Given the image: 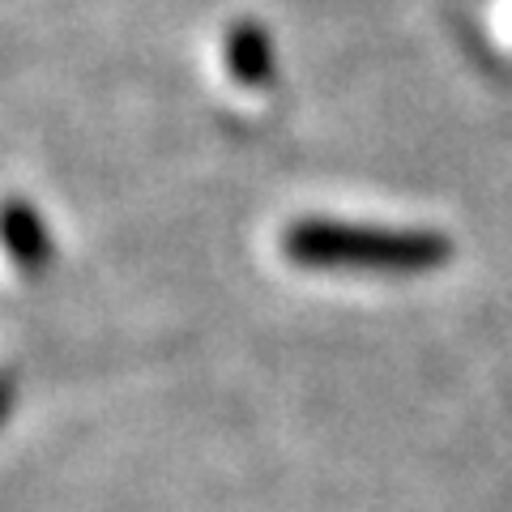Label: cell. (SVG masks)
Wrapping results in <instances>:
<instances>
[{"instance_id":"1","label":"cell","mask_w":512,"mask_h":512,"mask_svg":"<svg viewBox=\"0 0 512 512\" xmlns=\"http://www.w3.org/2000/svg\"><path fill=\"white\" fill-rule=\"evenodd\" d=\"M286 261L303 269H384V274H423L453 256L440 231L367 227L338 218H299L282 235Z\"/></svg>"},{"instance_id":"2","label":"cell","mask_w":512,"mask_h":512,"mask_svg":"<svg viewBox=\"0 0 512 512\" xmlns=\"http://www.w3.org/2000/svg\"><path fill=\"white\" fill-rule=\"evenodd\" d=\"M0 248L9 252V261L22 269L26 278H35L39 269L52 261V231H47L43 214L22 197L0 201Z\"/></svg>"},{"instance_id":"3","label":"cell","mask_w":512,"mask_h":512,"mask_svg":"<svg viewBox=\"0 0 512 512\" xmlns=\"http://www.w3.org/2000/svg\"><path fill=\"white\" fill-rule=\"evenodd\" d=\"M222 60L239 86H265L274 77V43H269L261 22H231L222 39Z\"/></svg>"},{"instance_id":"4","label":"cell","mask_w":512,"mask_h":512,"mask_svg":"<svg viewBox=\"0 0 512 512\" xmlns=\"http://www.w3.org/2000/svg\"><path fill=\"white\" fill-rule=\"evenodd\" d=\"M13 397H18V380H13L9 372H0V427H5L9 410H13Z\"/></svg>"}]
</instances>
